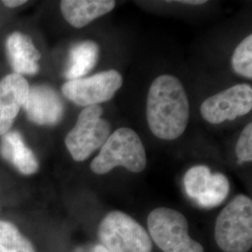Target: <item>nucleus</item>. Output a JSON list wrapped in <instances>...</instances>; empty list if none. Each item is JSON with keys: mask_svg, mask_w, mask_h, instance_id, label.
<instances>
[{"mask_svg": "<svg viewBox=\"0 0 252 252\" xmlns=\"http://www.w3.org/2000/svg\"><path fill=\"white\" fill-rule=\"evenodd\" d=\"M122 85V75L117 70L111 69L88 78L66 81L62 92L73 103L86 108L111 99Z\"/></svg>", "mask_w": 252, "mask_h": 252, "instance_id": "0eeeda50", "label": "nucleus"}, {"mask_svg": "<svg viewBox=\"0 0 252 252\" xmlns=\"http://www.w3.org/2000/svg\"><path fill=\"white\" fill-rule=\"evenodd\" d=\"M0 252H36L33 244L9 221L0 220Z\"/></svg>", "mask_w": 252, "mask_h": 252, "instance_id": "dca6fc26", "label": "nucleus"}, {"mask_svg": "<svg viewBox=\"0 0 252 252\" xmlns=\"http://www.w3.org/2000/svg\"><path fill=\"white\" fill-rule=\"evenodd\" d=\"M215 238L224 252H247L252 246V202L235 196L217 218Z\"/></svg>", "mask_w": 252, "mask_h": 252, "instance_id": "7ed1b4c3", "label": "nucleus"}, {"mask_svg": "<svg viewBox=\"0 0 252 252\" xmlns=\"http://www.w3.org/2000/svg\"><path fill=\"white\" fill-rule=\"evenodd\" d=\"M184 186L189 197L205 208L220 205L230 189L228 179L223 174L211 173L205 165L189 169L184 177Z\"/></svg>", "mask_w": 252, "mask_h": 252, "instance_id": "1a4fd4ad", "label": "nucleus"}, {"mask_svg": "<svg viewBox=\"0 0 252 252\" xmlns=\"http://www.w3.org/2000/svg\"><path fill=\"white\" fill-rule=\"evenodd\" d=\"M1 155L19 171L25 175H32L38 170L36 156L24 143L17 132L5 134L1 141Z\"/></svg>", "mask_w": 252, "mask_h": 252, "instance_id": "4468645a", "label": "nucleus"}, {"mask_svg": "<svg viewBox=\"0 0 252 252\" xmlns=\"http://www.w3.org/2000/svg\"><path fill=\"white\" fill-rule=\"evenodd\" d=\"M180 3L182 4H188V5H202V4H205L206 1H203V0H193V1H179Z\"/></svg>", "mask_w": 252, "mask_h": 252, "instance_id": "aec40b11", "label": "nucleus"}, {"mask_svg": "<svg viewBox=\"0 0 252 252\" xmlns=\"http://www.w3.org/2000/svg\"><path fill=\"white\" fill-rule=\"evenodd\" d=\"M235 153L238 159V162H252V125L249 123L239 136L236 147Z\"/></svg>", "mask_w": 252, "mask_h": 252, "instance_id": "a211bd4d", "label": "nucleus"}, {"mask_svg": "<svg viewBox=\"0 0 252 252\" xmlns=\"http://www.w3.org/2000/svg\"><path fill=\"white\" fill-rule=\"evenodd\" d=\"M232 66L234 72L247 79H252V35L245 37L234 50Z\"/></svg>", "mask_w": 252, "mask_h": 252, "instance_id": "f3484780", "label": "nucleus"}, {"mask_svg": "<svg viewBox=\"0 0 252 252\" xmlns=\"http://www.w3.org/2000/svg\"><path fill=\"white\" fill-rule=\"evenodd\" d=\"M98 236L109 252H152L153 244L144 228L121 211L110 212L100 223Z\"/></svg>", "mask_w": 252, "mask_h": 252, "instance_id": "423d86ee", "label": "nucleus"}, {"mask_svg": "<svg viewBox=\"0 0 252 252\" xmlns=\"http://www.w3.org/2000/svg\"><path fill=\"white\" fill-rule=\"evenodd\" d=\"M24 108L29 120L40 126L56 125L63 117V101L53 88L46 85L29 88Z\"/></svg>", "mask_w": 252, "mask_h": 252, "instance_id": "9d476101", "label": "nucleus"}, {"mask_svg": "<svg viewBox=\"0 0 252 252\" xmlns=\"http://www.w3.org/2000/svg\"><path fill=\"white\" fill-rule=\"evenodd\" d=\"M148 227L155 244L163 252H204L201 244L188 234L183 214L168 207H158L148 218Z\"/></svg>", "mask_w": 252, "mask_h": 252, "instance_id": "20e7f679", "label": "nucleus"}, {"mask_svg": "<svg viewBox=\"0 0 252 252\" xmlns=\"http://www.w3.org/2000/svg\"><path fill=\"white\" fill-rule=\"evenodd\" d=\"M3 3L9 8H16L25 4L26 1L25 0H6V1H3Z\"/></svg>", "mask_w": 252, "mask_h": 252, "instance_id": "6ab92c4d", "label": "nucleus"}, {"mask_svg": "<svg viewBox=\"0 0 252 252\" xmlns=\"http://www.w3.org/2000/svg\"><path fill=\"white\" fill-rule=\"evenodd\" d=\"M147 164L144 145L139 135L130 128H119L108 136L99 154L91 162L92 171L107 174L117 166L139 173Z\"/></svg>", "mask_w": 252, "mask_h": 252, "instance_id": "f03ea898", "label": "nucleus"}, {"mask_svg": "<svg viewBox=\"0 0 252 252\" xmlns=\"http://www.w3.org/2000/svg\"><path fill=\"white\" fill-rule=\"evenodd\" d=\"M102 114L99 105L83 108L76 125L66 135L65 146L75 161L86 160L108 140L111 126Z\"/></svg>", "mask_w": 252, "mask_h": 252, "instance_id": "39448f33", "label": "nucleus"}, {"mask_svg": "<svg viewBox=\"0 0 252 252\" xmlns=\"http://www.w3.org/2000/svg\"><path fill=\"white\" fill-rule=\"evenodd\" d=\"M28 92V82L18 74H9L0 81V135L8 133L26 103Z\"/></svg>", "mask_w": 252, "mask_h": 252, "instance_id": "9b49d317", "label": "nucleus"}, {"mask_svg": "<svg viewBox=\"0 0 252 252\" xmlns=\"http://www.w3.org/2000/svg\"><path fill=\"white\" fill-rule=\"evenodd\" d=\"M93 252H109L108 250L103 246V245H96L94 248V251Z\"/></svg>", "mask_w": 252, "mask_h": 252, "instance_id": "412c9836", "label": "nucleus"}, {"mask_svg": "<svg viewBox=\"0 0 252 252\" xmlns=\"http://www.w3.org/2000/svg\"><path fill=\"white\" fill-rule=\"evenodd\" d=\"M150 130L162 140H174L184 133L189 119V103L181 81L171 75L153 81L147 98Z\"/></svg>", "mask_w": 252, "mask_h": 252, "instance_id": "f257e3e1", "label": "nucleus"}, {"mask_svg": "<svg viewBox=\"0 0 252 252\" xmlns=\"http://www.w3.org/2000/svg\"><path fill=\"white\" fill-rule=\"evenodd\" d=\"M252 108V86L236 84L205 100L201 105V114L209 124L219 125L244 116Z\"/></svg>", "mask_w": 252, "mask_h": 252, "instance_id": "6e6552de", "label": "nucleus"}, {"mask_svg": "<svg viewBox=\"0 0 252 252\" xmlns=\"http://www.w3.org/2000/svg\"><path fill=\"white\" fill-rule=\"evenodd\" d=\"M99 47L92 41H82L70 51V65L65 72L68 81L81 79L91 71L98 61Z\"/></svg>", "mask_w": 252, "mask_h": 252, "instance_id": "2eb2a0df", "label": "nucleus"}, {"mask_svg": "<svg viewBox=\"0 0 252 252\" xmlns=\"http://www.w3.org/2000/svg\"><path fill=\"white\" fill-rule=\"evenodd\" d=\"M115 6L113 0H63L60 4L66 22L77 28L85 27L110 12Z\"/></svg>", "mask_w": 252, "mask_h": 252, "instance_id": "f8f14e48", "label": "nucleus"}, {"mask_svg": "<svg viewBox=\"0 0 252 252\" xmlns=\"http://www.w3.org/2000/svg\"><path fill=\"white\" fill-rule=\"evenodd\" d=\"M7 54L15 74L33 75L38 71L40 54L28 36L13 33L7 40Z\"/></svg>", "mask_w": 252, "mask_h": 252, "instance_id": "ddd939ff", "label": "nucleus"}]
</instances>
